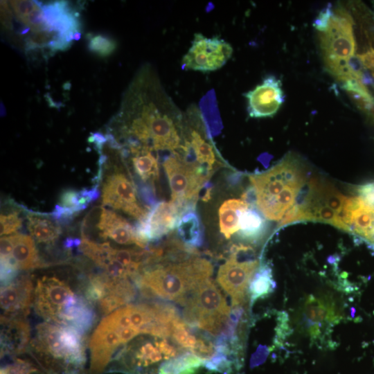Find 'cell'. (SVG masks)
Returning a JSON list of instances; mask_svg holds the SVG:
<instances>
[{
	"mask_svg": "<svg viewBox=\"0 0 374 374\" xmlns=\"http://www.w3.org/2000/svg\"><path fill=\"white\" fill-rule=\"evenodd\" d=\"M161 262L143 269L136 278L145 296H157L184 305L189 294L213 274L211 263L197 256L178 262Z\"/></svg>",
	"mask_w": 374,
	"mask_h": 374,
	"instance_id": "1",
	"label": "cell"
},
{
	"mask_svg": "<svg viewBox=\"0 0 374 374\" xmlns=\"http://www.w3.org/2000/svg\"><path fill=\"white\" fill-rule=\"evenodd\" d=\"M30 348L34 357L49 374L80 372L85 364L83 334L70 326L39 323Z\"/></svg>",
	"mask_w": 374,
	"mask_h": 374,
	"instance_id": "2",
	"label": "cell"
},
{
	"mask_svg": "<svg viewBox=\"0 0 374 374\" xmlns=\"http://www.w3.org/2000/svg\"><path fill=\"white\" fill-rule=\"evenodd\" d=\"M34 296L37 313L59 325L75 327L85 320L90 310L87 299L75 294L65 282L54 276L37 279Z\"/></svg>",
	"mask_w": 374,
	"mask_h": 374,
	"instance_id": "3",
	"label": "cell"
},
{
	"mask_svg": "<svg viewBox=\"0 0 374 374\" xmlns=\"http://www.w3.org/2000/svg\"><path fill=\"white\" fill-rule=\"evenodd\" d=\"M353 24L350 14L339 7L333 11L327 29L319 35L326 69L339 82L352 77L348 62L355 52Z\"/></svg>",
	"mask_w": 374,
	"mask_h": 374,
	"instance_id": "4",
	"label": "cell"
},
{
	"mask_svg": "<svg viewBox=\"0 0 374 374\" xmlns=\"http://www.w3.org/2000/svg\"><path fill=\"white\" fill-rule=\"evenodd\" d=\"M184 305L185 322L211 335L222 332L231 312L224 296L211 278L200 283L190 293Z\"/></svg>",
	"mask_w": 374,
	"mask_h": 374,
	"instance_id": "5",
	"label": "cell"
},
{
	"mask_svg": "<svg viewBox=\"0 0 374 374\" xmlns=\"http://www.w3.org/2000/svg\"><path fill=\"white\" fill-rule=\"evenodd\" d=\"M193 155L185 145L168 156L163 163L171 190L172 201L182 213L194 210L198 193L211 173L188 159Z\"/></svg>",
	"mask_w": 374,
	"mask_h": 374,
	"instance_id": "6",
	"label": "cell"
},
{
	"mask_svg": "<svg viewBox=\"0 0 374 374\" xmlns=\"http://www.w3.org/2000/svg\"><path fill=\"white\" fill-rule=\"evenodd\" d=\"M255 202L262 215L274 199L288 187L305 184V177L299 163L287 156L263 172L249 176Z\"/></svg>",
	"mask_w": 374,
	"mask_h": 374,
	"instance_id": "7",
	"label": "cell"
},
{
	"mask_svg": "<svg viewBox=\"0 0 374 374\" xmlns=\"http://www.w3.org/2000/svg\"><path fill=\"white\" fill-rule=\"evenodd\" d=\"M357 195L347 197L342 213L344 231L374 251V181L358 186Z\"/></svg>",
	"mask_w": 374,
	"mask_h": 374,
	"instance_id": "8",
	"label": "cell"
},
{
	"mask_svg": "<svg viewBox=\"0 0 374 374\" xmlns=\"http://www.w3.org/2000/svg\"><path fill=\"white\" fill-rule=\"evenodd\" d=\"M233 54L231 45L218 36L207 37L195 33L181 60L184 70L211 72L221 69Z\"/></svg>",
	"mask_w": 374,
	"mask_h": 374,
	"instance_id": "9",
	"label": "cell"
},
{
	"mask_svg": "<svg viewBox=\"0 0 374 374\" xmlns=\"http://www.w3.org/2000/svg\"><path fill=\"white\" fill-rule=\"evenodd\" d=\"M93 229L98 230L101 238H109L118 244H134L140 248L146 247L128 221L102 206L93 208L84 217L82 224V236Z\"/></svg>",
	"mask_w": 374,
	"mask_h": 374,
	"instance_id": "10",
	"label": "cell"
},
{
	"mask_svg": "<svg viewBox=\"0 0 374 374\" xmlns=\"http://www.w3.org/2000/svg\"><path fill=\"white\" fill-rule=\"evenodd\" d=\"M102 202L103 205L126 214L141 222L148 211L140 202L134 184L121 172L109 175L103 184Z\"/></svg>",
	"mask_w": 374,
	"mask_h": 374,
	"instance_id": "11",
	"label": "cell"
},
{
	"mask_svg": "<svg viewBox=\"0 0 374 374\" xmlns=\"http://www.w3.org/2000/svg\"><path fill=\"white\" fill-rule=\"evenodd\" d=\"M258 267V261L242 260L233 251L218 270L217 281L231 298V307L244 305L250 281Z\"/></svg>",
	"mask_w": 374,
	"mask_h": 374,
	"instance_id": "12",
	"label": "cell"
},
{
	"mask_svg": "<svg viewBox=\"0 0 374 374\" xmlns=\"http://www.w3.org/2000/svg\"><path fill=\"white\" fill-rule=\"evenodd\" d=\"M182 214L172 201L158 202L149 210L145 220L138 222L136 233L147 245L148 242L158 240L173 230Z\"/></svg>",
	"mask_w": 374,
	"mask_h": 374,
	"instance_id": "13",
	"label": "cell"
},
{
	"mask_svg": "<svg viewBox=\"0 0 374 374\" xmlns=\"http://www.w3.org/2000/svg\"><path fill=\"white\" fill-rule=\"evenodd\" d=\"M247 99V111L251 118L271 117L284 102L281 81L274 75H268L262 83L244 94Z\"/></svg>",
	"mask_w": 374,
	"mask_h": 374,
	"instance_id": "14",
	"label": "cell"
},
{
	"mask_svg": "<svg viewBox=\"0 0 374 374\" xmlns=\"http://www.w3.org/2000/svg\"><path fill=\"white\" fill-rule=\"evenodd\" d=\"M122 346L117 330L103 319L92 334L89 342L90 374H100L103 371L121 350L119 348Z\"/></svg>",
	"mask_w": 374,
	"mask_h": 374,
	"instance_id": "15",
	"label": "cell"
},
{
	"mask_svg": "<svg viewBox=\"0 0 374 374\" xmlns=\"http://www.w3.org/2000/svg\"><path fill=\"white\" fill-rule=\"evenodd\" d=\"M32 298L33 284L28 276L1 286V317L24 318L29 313Z\"/></svg>",
	"mask_w": 374,
	"mask_h": 374,
	"instance_id": "16",
	"label": "cell"
},
{
	"mask_svg": "<svg viewBox=\"0 0 374 374\" xmlns=\"http://www.w3.org/2000/svg\"><path fill=\"white\" fill-rule=\"evenodd\" d=\"M1 356L25 351L30 341V327L22 317H1Z\"/></svg>",
	"mask_w": 374,
	"mask_h": 374,
	"instance_id": "17",
	"label": "cell"
},
{
	"mask_svg": "<svg viewBox=\"0 0 374 374\" xmlns=\"http://www.w3.org/2000/svg\"><path fill=\"white\" fill-rule=\"evenodd\" d=\"M303 318L308 332L312 339L319 337L323 325H332L339 321L334 303L312 294H310L304 303Z\"/></svg>",
	"mask_w": 374,
	"mask_h": 374,
	"instance_id": "18",
	"label": "cell"
},
{
	"mask_svg": "<svg viewBox=\"0 0 374 374\" xmlns=\"http://www.w3.org/2000/svg\"><path fill=\"white\" fill-rule=\"evenodd\" d=\"M98 195L97 186L80 190L66 189L60 194L58 203L51 215L57 222H69L75 214L86 208L91 202L96 199Z\"/></svg>",
	"mask_w": 374,
	"mask_h": 374,
	"instance_id": "19",
	"label": "cell"
},
{
	"mask_svg": "<svg viewBox=\"0 0 374 374\" xmlns=\"http://www.w3.org/2000/svg\"><path fill=\"white\" fill-rule=\"evenodd\" d=\"M147 146L133 145L121 148V153L132 155V163L137 176L143 182L153 184L159 175L158 159Z\"/></svg>",
	"mask_w": 374,
	"mask_h": 374,
	"instance_id": "20",
	"label": "cell"
},
{
	"mask_svg": "<svg viewBox=\"0 0 374 374\" xmlns=\"http://www.w3.org/2000/svg\"><path fill=\"white\" fill-rule=\"evenodd\" d=\"M13 237V249L9 260L18 269L28 270L41 267L34 240L28 235L15 233ZM5 260V259H3Z\"/></svg>",
	"mask_w": 374,
	"mask_h": 374,
	"instance_id": "21",
	"label": "cell"
},
{
	"mask_svg": "<svg viewBox=\"0 0 374 374\" xmlns=\"http://www.w3.org/2000/svg\"><path fill=\"white\" fill-rule=\"evenodd\" d=\"M136 289L129 278L113 279L106 295L98 302L104 314L112 312L118 308L134 299Z\"/></svg>",
	"mask_w": 374,
	"mask_h": 374,
	"instance_id": "22",
	"label": "cell"
},
{
	"mask_svg": "<svg viewBox=\"0 0 374 374\" xmlns=\"http://www.w3.org/2000/svg\"><path fill=\"white\" fill-rule=\"evenodd\" d=\"M249 207V202L244 195L240 199H227L220 206V230L226 238H229L234 233L238 231L240 215Z\"/></svg>",
	"mask_w": 374,
	"mask_h": 374,
	"instance_id": "23",
	"label": "cell"
},
{
	"mask_svg": "<svg viewBox=\"0 0 374 374\" xmlns=\"http://www.w3.org/2000/svg\"><path fill=\"white\" fill-rule=\"evenodd\" d=\"M27 227L31 237L38 243L52 244L60 237L62 229L55 220L47 215L30 213L27 215Z\"/></svg>",
	"mask_w": 374,
	"mask_h": 374,
	"instance_id": "24",
	"label": "cell"
},
{
	"mask_svg": "<svg viewBox=\"0 0 374 374\" xmlns=\"http://www.w3.org/2000/svg\"><path fill=\"white\" fill-rule=\"evenodd\" d=\"M266 227L267 223L262 215L249 206L240 215L238 235L244 240L255 242L263 237Z\"/></svg>",
	"mask_w": 374,
	"mask_h": 374,
	"instance_id": "25",
	"label": "cell"
},
{
	"mask_svg": "<svg viewBox=\"0 0 374 374\" xmlns=\"http://www.w3.org/2000/svg\"><path fill=\"white\" fill-rule=\"evenodd\" d=\"M202 366L204 363L201 359L186 350L177 357L163 362L157 374H197Z\"/></svg>",
	"mask_w": 374,
	"mask_h": 374,
	"instance_id": "26",
	"label": "cell"
},
{
	"mask_svg": "<svg viewBox=\"0 0 374 374\" xmlns=\"http://www.w3.org/2000/svg\"><path fill=\"white\" fill-rule=\"evenodd\" d=\"M276 288V282L272 276V270L267 264L261 265L254 273L249 285L248 292L253 303L259 299H263Z\"/></svg>",
	"mask_w": 374,
	"mask_h": 374,
	"instance_id": "27",
	"label": "cell"
},
{
	"mask_svg": "<svg viewBox=\"0 0 374 374\" xmlns=\"http://www.w3.org/2000/svg\"><path fill=\"white\" fill-rule=\"evenodd\" d=\"M177 227L179 237L186 245L195 248L202 244V227L198 216L193 210L182 214Z\"/></svg>",
	"mask_w": 374,
	"mask_h": 374,
	"instance_id": "28",
	"label": "cell"
},
{
	"mask_svg": "<svg viewBox=\"0 0 374 374\" xmlns=\"http://www.w3.org/2000/svg\"><path fill=\"white\" fill-rule=\"evenodd\" d=\"M188 141L196 162L211 173L216 161L213 146L195 129L190 130Z\"/></svg>",
	"mask_w": 374,
	"mask_h": 374,
	"instance_id": "29",
	"label": "cell"
},
{
	"mask_svg": "<svg viewBox=\"0 0 374 374\" xmlns=\"http://www.w3.org/2000/svg\"><path fill=\"white\" fill-rule=\"evenodd\" d=\"M89 51L100 57L112 55L117 48L116 42L111 37L100 33L86 35Z\"/></svg>",
	"mask_w": 374,
	"mask_h": 374,
	"instance_id": "30",
	"label": "cell"
},
{
	"mask_svg": "<svg viewBox=\"0 0 374 374\" xmlns=\"http://www.w3.org/2000/svg\"><path fill=\"white\" fill-rule=\"evenodd\" d=\"M22 225V219L19 213L14 211L8 213H1L0 217V234L2 236L12 234L19 229Z\"/></svg>",
	"mask_w": 374,
	"mask_h": 374,
	"instance_id": "31",
	"label": "cell"
},
{
	"mask_svg": "<svg viewBox=\"0 0 374 374\" xmlns=\"http://www.w3.org/2000/svg\"><path fill=\"white\" fill-rule=\"evenodd\" d=\"M39 370L30 362L21 359H15L8 365L1 367L0 374H36Z\"/></svg>",
	"mask_w": 374,
	"mask_h": 374,
	"instance_id": "32",
	"label": "cell"
},
{
	"mask_svg": "<svg viewBox=\"0 0 374 374\" xmlns=\"http://www.w3.org/2000/svg\"><path fill=\"white\" fill-rule=\"evenodd\" d=\"M18 270L10 260H1V286L6 285L13 281Z\"/></svg>",
	"mask_w": 374,
	"mask_h": 374,
	"instance_id": "33",
	"label": "cell"
},
{
	"mask_svg": "<svg viewBox=\"0 0 374 374\" xmlns=\"http://www.w3.org/2000/svg\"><path fill=\"white\" fill-rule=\"evenodd\" d=\"M154 341L165 361L177 357L183 353H181L179 349L170 344L166 339L159 341L155 340Z\"/></svg>",
	"mask_w": 374,
	"mask_h": 374,
	"instance_id": "34",
	"label": "cell"
},
{
	"mask_svg": "<svg viewBox=\"0 0 374 374\" xmlns=\"http://www.w3.org/2000/svg\"><path fill=\"white\" fill-rule=\"evenodd\" d=\"M332 12L330 3L320 12L313 24L317 30L322 33L327 29Z\"/></svg>",
	"mask_w": 374,
	"mask_h": 374,
	"instance_id": "35",
	"label": "cell"
},
{
	"mask_svg": "<svg viewBox=\"0 0 374 374\" xmlns=\"http://www.w3.org/2000/svg\"><path fill=\"white\" fill-rule=\"evenodd\" d=\"M13 249V237L3 236L1 238V260L10 258Z\"/></svg>",
	"mask_w": 374,
	"mask_h": 374,
	"instance_id": "36",
	"label": "cell"
},
{
	"mask_svg": "<svg viewBox=\"0 0 374 374\" xmlns=\"http://www.w3.org/2000/svg\"><path fill=\"white\" fill-rule=\"evenodd\" d=\"M364 67L372 71L374 73V49L370 50L357 55Z\"/></svg>",
	"mask_w": 374,
	"mask_h": 374,
	"instance_id": "37",
	"label": "cell"
},
{
	"mask_svg": "<svg viewBox=\"0 0 374 374\" xmlns=\"http://www.w3.org/2000/svg\"><path fill=\"white\" fill-rule=\"evenodd\" d=\"M268 354L269 349L265 346L260 345L251 357V366L253 367L262 364L266 359Z\"/></svg>",
	"mask_w": 374,
	"mask_h": 374,
	"instance_id": "38",
	"label": "cell"
},
{
	"mask_svg": "<svg viewBox=\"0 0 374 374\" xmlns=\"http://www.w3.org/2000/svg\"><path fill=\"white\" fill-rule=\"evenodd\" d=\"M373 77H374V73H373Z\"/></svg>",
	"mask_w": 374,
	"mask_h": 374,
	"instance_id": "39",
	"label": "cell"
}]
</instances>
